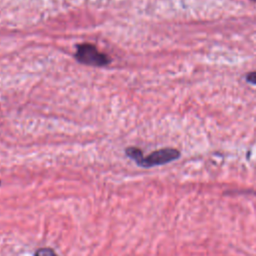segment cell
Here are the masks:
<instances>
[{
	"mask_svg": "<svg viewBox=\"0 0 256 256\" xmlns=\"http://www.w3.org/2000/svg\"><path fill=\"white\" fill-rule=\"evenodd\" d=\"M180 157V152L175 148H163L150 153L148 156H144L137 164L143 168H151L155 166L165 165L172 161L177 160Z\"/></svg>",
	"mask_w": 256,
	"mask_h": 256,
	"instance_id": "cell-2",
	"label": "cell"
},
{
	"mask_svg": "<svg viewBox=\"0 0 256 256\" xmlns=\"http://www.w3.org/2000/svg\"><path fill=\"white\" fill-rule=\"evenodd\" d=\"M75 59L87 66L105 67L111 63V59L106 54L100 52L94 44L82 43L77 45Z\"/></svg>",
	"mask_w": 256,
	"mask_h": 256,
	"instance_id": "cell-1",
	"label": "cell"
},
{
	"mask_svg": "<svg viewBox=\"0 0 256 256\" xmlns=\"http://www.w3.org/2000/svg\"><path fill=\"white\" fill-rule=\"evenodd\" d=\"M34 256H58V254L49 247L39 248L34 252Z\"/></svg>",
	"mask_w": 256,
	"mask_h": 256,
	"instance_id": "cell-4",
	"label": "cell"
},
{
	"mask_svg": "<svg viewBox=\"0 0 256 256\" xmlns=\"http://www.w3.org/2000/svg\"><path fill=\"white\" fill-rule=\"evenodd\" d=\"M254 1H256V0H254Z\"/></svg>",
	"mask_w": 256,
	"mask_h": 256,
	"instance_id": "cell-7",
	"label": "cell"
},
{
	"mask_svg": "<svg viewBox=\"0 0 256 256\" xmlns=\"http://www.w3.org/2000/svg\"><path fill=\"white\" fill-rule=\"evenodd\" d=\"M125 153L126 155L132 159L133 161L136 162V164L139 163V161L144 157L143 155V152L141 149L137 148V147H128L126 150H125Z\"/></svg>",
	"mask_w": 256,
	"mask_h": 256,
	"instance_id": "cell-3",
	"label": "cell"
},
{
	"mask_svg": "<svg viewBox=\"0 0 256 256\" xmlns=\"http://www.w3.org/2000/svg\"><path fill=\"white\" fill-rule=\"evenodd\" d=\"M246 80H247L249 83L256 85V72L248 73V74L246 75Z\"/></svg>",
	"mask_w": 256,
	"mask_h": 256,
	"instance_id": "cell-5",
	"label": "cell"
},
{
	"mask_svg": "<svg viewBox=\"0 0 256 256\" xmlns=\"http://www.w3.org/2000/svg\"><path fill=\"white\" fill-rule=\"evenodd\" d=\"M0 184H1V182H0Z\"/></svg>",
	"mask_w": 256,
	"mask_h": 256,
	"instance_id": "cell-6",
	"label": "cell"
}]
</instances>
